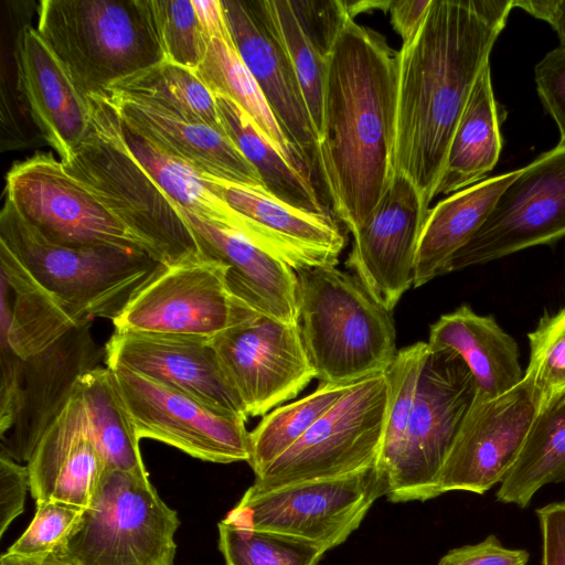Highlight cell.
Returning a JSON list of instances; mask_svg holds the SVG:
<instances>
[{"label":"cell","instance_id":"cell-1","mask_svg":"<svg viewBox=\"0 0 565 565\" xmlns=\"http://www.w3.org/2000/svg\"><path fill=\"white\" fill-rule=\"evenodd\" d=\"M513 0H433L398 51L393 174L408 178L429 206L472 87L489 65Z\"/></svg>","mask_w":565,"mask_h":565},{"label":"cell","instance_id":"cell-2","mask_svg":"<svg viewBox=\"0 0 565 565\" xmlns=\"http://www.w3.org/2000/svg\"><path fill=\"white\" fill-rule=\"evenodd\" d=\"M397 54L382 33L349 18L329 60L316 169L351 234L393 177Z\"/></svg>","mask_w":565,"mask_h":565},{"label":"cell","instance_id":"cell-3","mask_svg":"<svg viewBox=\"0 0 565 565\" xmlns=\"http://www.w3.org/2000/svg\"><path fill=\"white\" fill-rule=\"evenodd\" d=\"M88 129L61 160L115 217L169 267L201 256L198 241L174 204L127 150L119 118L104 96L86 97Z\"/></svg>","mask_w":565,"mask_h":565},{"label":"cell","instance_id":"cell-4","mask_svg":"<svg viewBox=\"0 0 565 565\" xmlns=\"http://www.w3.org/2000/svg\"><path fill=\"white\" fill-rule=\"evenodd\" d=\"M299 327L320 383L352 384L385 372L397 353L391 312L351 274L296 271Z\"/></svg>","mask_w":565,"mask_h":565},{"label":"cell","instance_id":"cell-5","mask_svg":"<svg viewBox=\"0 0 565 565\" xmlns=\"http://www.w3.org/2000/svg\"><path fill=\"white\" fill-rule=\"evenodd\" d=\"M36 30L85 98L164 62L143 0H42Z\"/></svg>","mask_w":565,"mask_h":565},{"label":"cell","instance_id":"cell-6","mask_svg":"<svg viewBox=\"0 0 565 565\" xmlns=\"http://www.w3.org/2000/svg\"><path fill=\"white\" fill-rule=\"evenodd\" d=\"M0 243L78 323L111 321L162 266L146 253L109 247H68L46 241L7 198Z\"/></svg>","mask_w":565,"mask_h":565},{"label":"cell","instance_id":"cell-7","mask_svg":"<svg viewBox=\"0 0 565 565\" xmlns=\"http://www.w3.org/2000/svg\"><path fill=\"white\" fill-rule=\"evenodd\" d=\"M179 525L148 473L106 467L89 504L53 553L73 565H173Z\"/></svg>","mask_w":565,"mask_h":565},{"label":"cell","instance_id":"cell-8","mask_svg":"<svg viewBox=\"0 0 565 565\" xmlns=\"http://www.w3.org/2000/svg\"><path fill=\"white\" fill-rule=\"evenodd\" d=\"M476 392L473 376L460 355L429 347L399 454L379 479L382 497L394 503L438 497L440 470Z\"/></svg>","mask_w":565,"mask_h":565},{"label":"cell","instance_id":"cell-9","mask_svg":"<svg viewBox=\"0 0 565 565\" xmlns=\"http://www.w3.org/2000/svg\"><path fill=\"white\" fill-rule=\"evenodd\" d=\"M388 396L386 372L355 382L299 440L255 476L249 488L264 491L341 477L375 465Z\"/></svg>","mask_w":565,"mask_h":565},{"label":"cell","instance_id":"cell-10","mask_svg":"<svg viewBox=\"0 0 565 565\" xmlns=\"http://www.w3.org/2000/svg\"><path fill=\"white\" fill-rule=\"evenodd\" d=\"M1 452L28 461L39 440L70 401L79 377L96 366L90 322L79 324L28 359L1 343Z\"/></svg>","mask_w":565,"mask_h":565},{"label":"cell","instance_id":"cell-11","mask_svg":"<svg viewBox=\"0 0 565 565\" xmlns=\"http://www.w3.org/2000/svg\"><path fill=\"white\" fill-rule=\"evenodd\" d=\"M382 497L375 465L341 477L246 490L223 519L244 529L289 535L327 550L342 544Z\"/></svg>","mask_w":565,"mask_h":565},{"label":"cell","instance_id":"cell-12","mask_svg":"<svg viewBox=\"0 0 565 565\" xmlns=\"http://www.w3.org/2000/svg\"><path fill=\"white\" fill-rule=\"evenodd\" d=\"M4 198L49 242L68 247L109 246L146 253L147 245L115 217L52 153L15 162Z\"/></svg>","mask_w":565,"mask_h":565},{"label":"cell","instance_id":"cell-13","mask_svg":"<svg viewBox=\"0 0 565 565\" xmlns=\"http://www.w3.org/2000/svg\"><path fill=\"white\" fill-rule=\"evenodd\" d=\"M226 275L202 255L162 266L113 320L115 331L213 339L252 307L231 292Z\"/></svg>","mask_w":565,"mask_h":565},{"label":"cell","instance_id":"cell-14","mask_svg":"<svg viewBox=\"0 0 565 565\" xmlns=\"http://www.w3.org/2000/svg\"><path fill=\"white\" fill-rule=\"evenodd\" d=\"M565 236V142L520 168L488 217L457 252L449 273L481 265Z\"/></svg>","mask_w":565,"mask_h":565},{"label":"cell","instance_id":"cell-15","mask_svg":"<svg viewBox=\"0 0 565 565\" xmlns=\"http://www.w3.org/2000/svg\"><path fill=\"white\" fill-rule=\"evenodd\" d=\"M211 343L248 417L266 415L316 379L299 323L253 307Z\"/></svg>","mask_w":565,"mask_h":565},{"label":"cell","instance_id":"cell-16","mask_svg":"<svg viewBox=\"0 0 565 565\" xmlns=\"http://www.w3.org/2000/svg\"><path fill=\"white\" fill-rule=\"evenodd\" d=\"M108 367L139 439L164 443L204 461L248 462L245 420L128 369Z\"/></svg>","mask_w":565,"mask_h":565},{"label":"cell","instance_id":"cell-17","mask_svg":"<svg viewBox=\"0 0 565 565\" xmlns=\"http://www.w3.org/2000/svg\"><path fill=\"white\" fill-rule=\"evenodd\" d=\"M429 209L408 178L393 174L375 209L352 234L345 266L390 312L414 286L416 250Z\"/></svg>","mask_w":565,"mask_h":565},{"label":"cell","instance_id":"cell-18","mask_svg":"<svg viewBox=\"0 0 565 565\" xmlns=\"http://www.w3.org/2000/svg\"><path fill=\"white\" fill-rule=\"evenodd\" d=\"M536 414L523 381L498 397L475 399L440 470L438 495L456 490L483 494L501 483Z\"/></svg>","mask_w":565,"mask_h":565},{"label":"cell","instance_id":"cell-19","mask_svg":"<svg viewBox=\"0 0 565 565\" xmlns=\"http://www.w3.org/2000/svg\"><path fill=\"white\" fill-rule=\"evenodd\" d=\"M212 191L234 212L236 232L289 265L295 271L335 267L347 236L329 213L294 207L263 186L206 174Z\"/></svg>","mask_w":565,"mask_h":565},{"label":"cell","instance_id":"cell-20","mask_svg":"<svg viewBox=\"0 0 565 565\" xmlns=\"http://www.w3.org/2000/svg\"><path fill=\"white\" fill-rule=\"evenodd\" d=\"M237 53L282 131L312 172L318 135L267 0H222Z\"/></svg>","mask_w":565,"mask_h":565},{"label":"cell","instance_id":"cell-21","mask_svg":"<svg viewBox=\"0 0 565 565\" xmlns=\"http://www.w3.org/2000/svg\"><path fill=\"white\" fill-rule=\"evenodd\" d=\"M107 366H120L247 420L244 404L209 339L118 332L108 340Z\"/></svg>","mask_w":565,"mask_h":565},{"label":"cell","instance_id":"cell-22","mask_svg":"<svg viewBox=\"0 0 565 565\" xmlns=\"http://www.w3.org/2000/svg\"><path fill=\"white\" fill-rule=\"evenodd\" d=\"M15 89L42 138L64 160L88 129V105L39 34L24 24L12 44Z\"/></svg>","mask_w":565,"mask_h":565},{"label":"cell","instance_id":"cell-23","mask_svg":"<svg viewBox=\"0 0 565 565\" xmlns=\"http://www.w3.org/2000/svg\"><path fill=\"white\" fill-rule=\"evenodd\" d=\"M104 97L128 127L196 171L264 188L257 170L225 132L140 97L111 90Z\"/></svg>","mask_w":565,"mask_h":565},{"label":"cell","instance_id":"cell-24","mask_svg":"<svg viewBox=\"0 0 565 565\" xmlns=\"http://www.w3.org/2000/svg\"><path fill=\"white\" fill-rule=\"evenodd\" d=\"M30 491L38 501L86 508L106 468L76 387L28 460Z\"/></svg>","mask_w":565,"mask_h":565},{"label":"cell","instance_id":"cell-25","mask_svg":"<svg viewBox=\"0 0 565 565\" xmlns=\"http://www.w3.org/2000/svg\"><path fill=\"white\" fill-rule=\"evenodd\" d=\"M202 256L227 268L231 292L287 323H299L296 271L235 230L181 210Z\"/></svg>","mask_w":565,"mask_h":565},{"label":"cell","instance_id":"cell-26","mask_svg":"<svg viewBox=\"0 0 565 565\" xmlns=\"http://www.w3.org/2000/svg\"><path fill=\"white\" fill-rule=\"evenodd\" d=\"M288 51L318 135L329 60L351 18L343 0H267Z\"/></svg>","mask_w":565,"mask_h":565},{"label":"cell","instance_id":"cell-27","mask_svg":"<svg viewBox=\"0 0 565 565\" xmlns=\"http://www.w3.org/2000/svg\"><path fill=\"white\" fill-rule=\"evenodd\" d=\"M431 349L451 350L467 364L476 383V401L498 397L523 380L515 340L492 316H480L462 305L430 326Z\"/></svg>","mask_w":565,"mask_h":565},{"label":"cell","instance_id":"cell-28","mask_svg":"<svg viewBox=\"0 0 565 565\" xmlns=\"http://www.w3.org/2000/svg\"><path fill=\"white\" fill-rule=\"evenodd\" d=\"M520 169L486 178L429 209L415 259L414 287L448 274L452 257L480 228L503 190Z\"/></svg>","mask_w":565,"mask_h":565},{"label":"cell","instance_id":"cell-29","mask_svg":"<svg viewBox=\"0 0 565 565\" xmlns=\"http://www.w3.org/2000/svg\"><path fill=\"white\" fill-rule=\"evenodd\" d=\"M0 274V341L19 358L28 359L42 352L83 324L76 322L1 243Z\"/></svg>","mask_w":565,"mask_h":565},{"label":"cell","instance_id":"cell-30","mask_svg":"<svg viewBox=\"0 0 565 565\" xmlns=\"http://www.w3.org/2000/svg\"><path fill=\"white\" fill-rule=\"evenodd\" d=\"M507 115L505 107L494 97L490 65H487L472 87L450 140L434 199L486 179L502 150L501 126Z\"/></svg>","mask_w":565,"mask_h":565},{"label":"cell","instance_id":"cell-31","mask_svg":"<svg viewBox=\"0 0 565 565\" xmlns=\"http://www.w3.org/2000/svg\"><path fill=\"white\" fill-rule=\"evenodd\" d=\"M214 96L225 134L257 170L265 190L294 207L328 212L312 177L290 162L234 100Z\"/></svg>","mask_w":565,"mask_h":565},{"label":"cell","instance_id":"cell-32","mask_svg":"<svg viewBox=\"0 0 565 565\" xmlns=\"http://www.w3.org/2000/svg\"><path fill=\"white\" fill-rule=\"evenodd\" d=\"M204 55L194 71L199 78L214 95H223L234 100L290 162L312 177L311 171L279 126L234 43L220 38L204 39Z\"/></svg>","mask_w":565,"mask_h":565},{"label":"cell","instance_id":"cell-33","mask_svg":"<svg viewBox=\"0 0 565 565\" xmlns=\"http://www.w3.org/2000/svg\"><path fill=\"white\" fill-rule=\"evenodd\" d=\"M93 438L106 467L147 475L134 423L111 370L95 366L77 382Z\"/></svg>","mask_w":565,"mask_h":565},{"label":"cell","instance_id":"cell-34","mask_svg":"<svg viewBox=\"0 0 565 565\" xmlns=\"http://www.w3.org/2000/svg\"><path fill=\"white\" fill-rule=\"evenodd\" d=\"M565 481V399L537 413L520 455L497 491L502 503L526 508L544 486Z\"/></svg>","mask_w":565,"mask_h":565},{"label":"cell","instance_id":"cell-35","mask_svg":"<svg viewBox=\"0 0 565 565\" xmlns=\"http://www.w3.org/2000/svg\"><path fill=\"white\" fill-rule=\"evenodd\" d=\"M119 132L130 154L179 209L233 228L234 212L212 191L206 174L164 152L120 118Z\"/></svg>","mask_w":565,"mask_h":565},{"label":"cell","instance_id":"cell-36","mask_svg":"<svg viewBox=\"0 0 565 565\" xmlns=\"http://www.w3.org/2000/svg\"><path fill=\"white\" fill-rule=\"evenodd\" d=\"M109 90L143 98L225 132L214 94L184 66L162 62L111 84Z\"/></svg>","mask_w":565,"mask_h":565},{"label":"cell","instance_id":"cell-37","mask_svg":"<svg viewBox=\"0 0 565 565\" xmlns=\"http://www.w3.org/2000/svg\"><path fill=\"white\" fill-rule=\"evenodd\" d=\"M352 384L320 383L303 398L267 413L249 431L250 457L255 476L289 449L352 387Z\"/></svg>","mask_w":565,"mask_h":565},{"label":"cell","instance_id":"cell-38","mask_svg":"<svg viewBox=\"0 0 565 565\" xmlns=\"http://www.w3.org/2000/svg\"><path fill=\"white\" fill-rule=\"evenodd\" d=\"M218 548L225 565H317L327 547L274 532L218 522Z\"/></svg>","mask_w":565,"mask_h":565},{"label":"cell","instance_id":"cell-39","mask_svg":"<svg viewBox=\"0 0 565 565\" xmlns=\"http://www.w3.org/2000/svg\"><path fill=\"white\" fill-rule=\"evenodd\" d=\"M527 338L530 359L522 381L541 413L565 399V307L544 315Z\"/></svg>","mask_w":565,"mask_h":565},{"label":"cell","instance_id":"cell-40","mask_svg":"<svg viewBox=\"0 0 565 565\" xmlns=\"http://www.w3.org/2000/svg\"><path fill=\"white\" fill-rule=\"evenodd\" d=\"M428 350V343L423 341L408 345L397 351L394 361L385 371L390 396L382 444L375 463L377 479L391 469L399 454L414 405L418 377Z\"/></svg>","mask_w":565,"mask_h":565},{"label":"cell","instance_id":"cell-41","mask_svg":"<svg viewBox=\"0 0 565 565\" xmlns=\"http://www.w3.org/2000/svg\"><path fill=\"white\" fill-rule=\"evenodd\" d=\"M146 12L164 62L195 71L205 41L192 0H143Z\"/></svg>","mask_w":565,"mask_h":565},{"label":"cell","instance_id":"cell-42","mask_svg":"<svg viewBox=\"0 0 565 565\" xmlns=\"http://www.w3.org/2000/svg\"><path fill=\"white\" fill-rule=\"evenodd\" d=\"M34 516L7 553L34 557L53 553L70 534L83 508L57 501H38Z\"/></svg>","mask_w":565,"mask_h":565},{"label":"cell","instance_id":"cell-43","mask_svg":"<svg viewBox=\"0 0 565 565\" xmlns=\"http://www.w3.org/2000/svg\"><path fill=\"white\" fill-rule=\"evenodd\" d=\"M535 83L544 109L556 122L565 142V45L550 51L535 66Z\"/></svg>","mask_w":565,"mask_h":565},{"label":"cell","instance_id":"cell-44","mask_svg":"<svg viewBox=\"0 0 565 565\" xmlns=\"http://www.w3.org/2000/svg\"><path fill=\"white\" fill-rule=\"evenodd\" d=\"M30 476L26 466L0 454V536L24 510Z\"/></svg>","mask_w":565,"mask_h":565},{"label":"cell","instance_id":"cell-45","mask_svg":"<svg viewBox=\"0 0 565 565\" xmlns=\"http://www.w3.org/2000/svg\"><path fill=\"white\" fill-rule=\"evenodd\" d=\"M525 550L504 547L495 535L483 541L448 551L437 565H526Z\"/></svg>","mask_w":565,"mask_h":565},{"label":"cell","instance_id":"cell-46","mask_svg":"<svg viewBox=\"0 0 565 565\" xmlns=\"http://www.w3.org/2000/svg\"><path fill=\"white\" fill-rule=\"evenodd\" d=\"M543 541V565H565V501L536 510Z\"/></svg>","mask_w":565,"mask_h":565},{"label":"cell","instance_id":"cell-47","mask_svg":"<svg viewBox=\"0 0 565 565\" xmlns=\"http://www.w3.org/2000/svg\"><path fill=\"white\" fill-rule=\"evenodd\" d=\"M433 0H395L391 1L388 12L391 23L395 32L402 38L403 43L409 42L420 25Z\"/></svg>","mask_w":565,"mask_h":565},{"label":"cell","instance_id":"cell-48","mask_svg":"<svg viewBox=\"0 0 565 565\" xmlns=\"http://www.w3.org/2000/svg\"><path fill=\"white\" fill-rule=\"evenodd\" d=\"M204 39L220 38L234 43L222 0H192Z\"/></svg>","mask_w":565,"mask_h":565},{"label":"cell","instance_id":"cell-49","mask_svg":"<svg viewBox=\"0 0 565 565\" xmlns=\"http://www.w3.org/2000/svg\"><path fill=\"white\" fill-rule=\"evenodd\" d=\"M513 8L548 23L565 45V0H513Z\"/></svg>","mask_w":565,"mask_h":565},{"label":"cell","instance_id":"cell-50","mask_svg":"<svg viewBox=\"0 0 565 565\" xmlns=\"http://www.w3.org/2000/svg\"><path fill=\"white\" fill-rule=\"evenodd\" d=\"M0 565H73L60 558L56 554L50 553L46 555L23 557L11 554H2Z\"/></svg>","mask_w":565,"mask_h":565},{"label":"cell","instance_id":"cell-51","mask_svg":"<svg viewBox=\"0 0 565 565\" xmlns=\"http://www.w3.org/2000/svg\"><path fill=\"white\" fill-rule=\"evenodd\" d=\"M347 3L349 14L354 19L356 14L372 10H382L388 12L391 0L347 1Z\"/></svg>","mask_w":565,"mask_h":565}]
</instances>
